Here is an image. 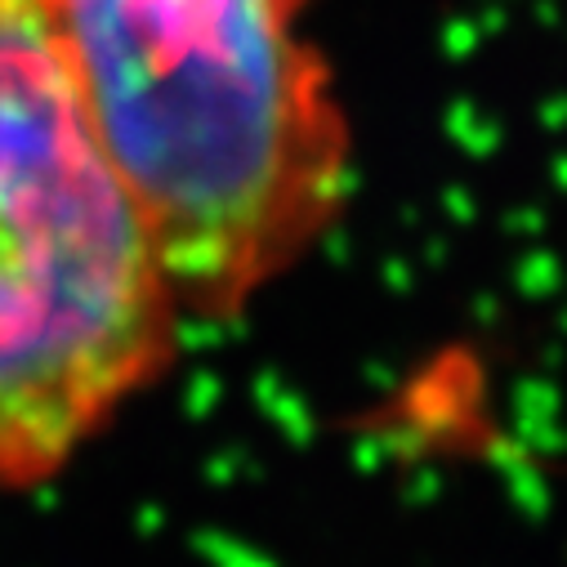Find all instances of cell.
<instances>
[{"label":"cell","mask_w":567,"mask_h":567,"mask_svg":"<svg viewBox=\"0 0 567 567\" xmlns=\"http://www.w3.org/2000/svg\"><path fill=\"white\" fill-rule=\"evenodd\" d=\"M157 228L50 0H0V492L54 483L179 358Z\"/></svg>","instance_id":"obj_2"},{"label":"cell","mask_w":567,"mask_h":567,"mask_svg":"<svg viewBox=\"0 0 567 567\" xmlns=\"http://www.w3.org/2000/svg\"><path fill=\"white\" fill-rule=\"evenodd\" d=\"M188 322H233L336 228L353 130L313 0H50Z\"/></svg>","instance_id":"obj_1"}]
</instances>
